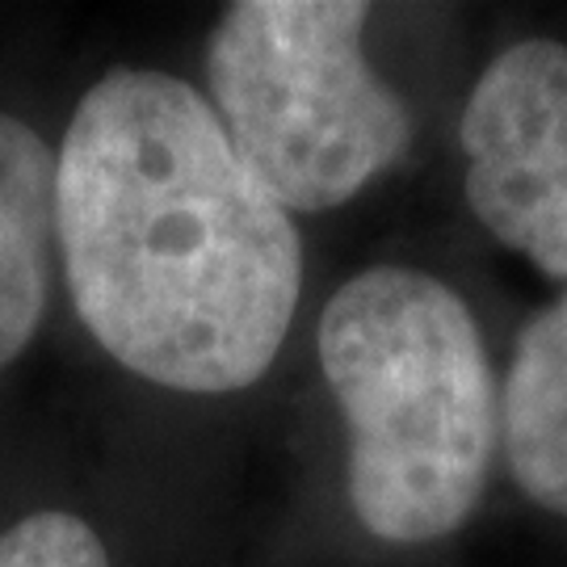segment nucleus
<instances>
[{"instance_id":"2","label":"nucleus","mask_w":567,"mask_h":567,"mask_svg":"<svg viewBox=\"0 0 567 567\" xmlns=\"http://www.w3.org/2000/svg\"><path fill=\"white\" fill-rule=\"evenodd\" d=\"M320 365L349 429V505L386 543L446 538L475 513L496 446L480 324L446 282L374 265L328 299Z\"/></svg>"},{"instance_id":"6","label":"nucleus","mask_w":567,"mask_h":567,"mask_svg":"<svg viewBox=\"0 0 567 567\" xmlns=\"http://www.w3.org/2000/svg\"><path fill=\"white\" fill-rule=\"evenodd\" d=\"M501 421L517 487L567 517V295L522 328Z\"/></svg>"},{"instance_id":"7","label":"nucleus","mask_w":567,"mask_h":567,"mask_svg":"<svg viewBox=\"0 0 567 567\" xmlns=\"http://www.w3.org/2000/svg\"><path fill=\"white\" fill-rule=\"evenodd\" d=\"M0 567H110V555L84 517L47 508L0 534Z\"/></svg>"},{"instance_id":"3","label":"nucleus","mask_w":567,"mask_h":567,"mask_svg":"<svg viewBox=\"0 0 567 567\" xmlns=\"http://www.w3.org/2000/svg\"><path fill=\"white\" fill-rule=\"evenodd\" d=\"M362 0L227 4L206 81L240 161L286 210H332L404 156L412 118L362 51Z\"/></svg>"},{"instance_id":"5","label":"nucleus","mask_w":567,"mask_h":567,"mask_svg":"<svg viewBox=\"0 0 567 567\" xmlns=\"http://www.w3.org/2000/svg\"><path fill=\"white\" fill-rule=\"evenodd\" d=\"M55 244V152L34 126L0 114V370L47 316Z\"/></svg>"},{"instance_id":"4","label":"nucleus","mask_w":567,"mask_h":567,"mask_svg":"<svg viewBox=\"0 0 567 567\" xmlns=\"http://www.w3.org/2000/svg\"><path fill=\"white\" fill-rule=\"evenodd\" d=\"M466 203L501 244L567 282V47L501 51L463 110Z\"/></svg>"},{"instance_id":"1","label":"nucleus","mask_w":567,"mask_h":567,"mask_svg":"<svg viewBox=\"0 0 567 567\" xmlns=\"http://www.w3.org/2000/svg\"><path fill=\"white\" fill-rule=\"evenodd\" d=\"M55 240L84 328L147 383H261L299 286V227L194 84L118 68L55 152Z\"/></svg>"}]
</instances>
